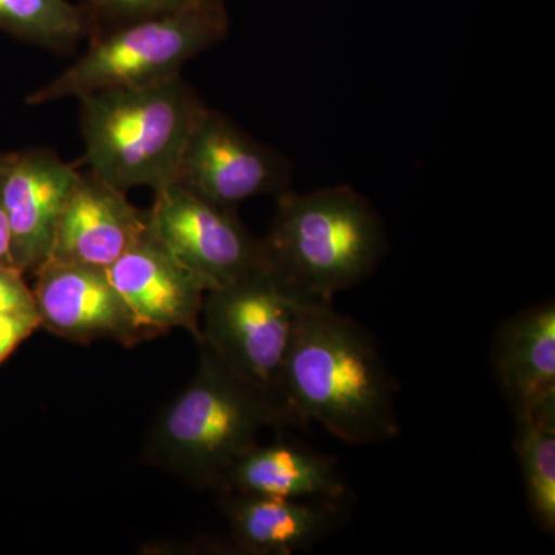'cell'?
<instances>
[{
    "label": "cell",
    "mask_w": 555,
    "mask_h": 555,
    "mask_svg": "<svg viewBox=\"0 0 555 555\" xmlns=\"http://www.w3.org/2000/svg\"><path fill=\"white\" fill-rule=\"evenodd\" d=\"M199 0H86L87 9L93 16L94 24L105 20L113 24H122L152 16V14L166 13V11L182 9Z\"/></svg>",
    "instance_id": "obj_18"
},
{
    "label": "cell",
    "mask_w": 555,
    "mask_h": 555,
    "mask_svg": "<svg viewBox=\"0 0 555 555\" xmlns=\"http://www.w3.org/2000/svg\"><path fill=\"white\" fill-rule=\"evenodd\" d=\"M147 211L96 175L80 173L62 208L49 261L108 269L147 233Z\"/></svg>",
    "instance_id": "obj_12"
},
{
    "label": "cell",
    "mask_w": 555,
    "mask_h": 555,
    "mask_svg": "<svg viewBox=\"0 0 555 555\" xmlns=\"http://www.w3.org/2000/svg\"><path fill=\"white\" fill-rule=\"evenodd\" d=\"M397 386L374 338L332 302H305L281 372L280 398L298 427L318 423L347 444L400 433Z\"/></svg>",
    "instance_id": "obj_1"
},
{
    "label": "cell",
    "mask_w": 555,
    "mask_h": 555,
    "mask_svg": "<svg viewBox=\"0 0 555 555\" xmlns=\"http://www.w3.org/2000/svg\"><path fill=\"white\" fill-rule=\"evenodd\" d=\"M0 312L39 321L33 287L14 266L0 264Z\"/></svg>",
    "instance_id": "obj_19"
},
{
    "label": "cell",
    "mask_w": 555,
    "mask_h": 555,
    "mask_svg": "<svg viewBox=\"0 0 555 555\" xmlns=\"http://www.w3.org/2000/svg\"><path fill=\"white\" fill-rule=\"evenodd\" d=\"M87 7L69 0H0V31L53 51H68L90 35Z\"/></svg>",
    "instance_id": "obj_17"
},
{
    "label": "cell",
    "mask_w": 555,
    "mask_h": 555,
    "mask_svg": "<svg viewBox=\"0 0 555 555\" xmlns=\"http://www.w3.org/2000/svg\"><path fill=\"white\" fill-rule=\"evenodd\" d=\"M494 366L514 415L555 398V306L553 301L517 313L500 327Z\"/></svg>",
    "instance_id": "obj_15"
},
{
    "label": "cell",
    "mask_w": 555,
    "mask_h": 555,
    "mask_svg": "<svg viewBox=\"0 0 555 555\" xmlns=\"http://www.w3.org/2000/svg\"><path fill=\"white\" fill-rule=\"evenodd\" d=\"M236 211L173 182L155 192L149 230L211 291L266 268L261 240L248 232Z\"/></svg>",
    "instance_id": "obj_7"
},
{
    "label": "cell",
    "mask_w": 555,
    "mask_h": 555,
    "mask_svg": "<svg viewBox=\"0 0 555 555\" xmlns=\"http://www.w3.org/2000/svg\"><path fill=\"white\" fill-rule=\"evenodd\" d=\"M261 244L266 269L281 286L302 301L332 302L377 269L386 235L375 208L352 188L287 189Z\"/></svg>",
    "instance_id": "obj_3"
},
{
    "label": "cell",
    "mask_w": 555,
    "mask_h": 555,
    "mask_svg": "<svg viewBox=\"0 0 555 555\" xmlns=\"http://www.w3.org/2000/svg\"><path fill=\"white\" fill-rule=\"evenodd\" d=\"M80 173L49 149L0 156V199L11 235V258L21 272H36L50 258L54 232Z\"/></svg>",
    "instance_id": "obj_10"
},
{
    "label": "cell",
    "mask_w": 555,
    "mask_h": 555,
    "mask_svg": "<svg viewBox=\"0 0 555 555\" xmlns=\"http://www.w3.org/2000/svg\"><path fill=\"white\" fill-rule=\"evenodd\" d=\"M107 273L150 337L184 328L198 341L201 312L208 288L150 230L109 266Z\"/></svg>",
    "instance_id": "obj_11"
},
{
    "label": "cell",
    "mask_w": 555,
    "mask_h": 555,
    "mask_svg": "<svg viewBox=\"0 0 555 555\" xmlns=\"http://www.w3.org/2000/svg\"><path fill=\"white\" fill-rule=\"evenodd\" d=\"M83 158L113 188L153 192L177 182L190 134L207 107L181 75L80 98Z\"/></svg>",
    "instance_id": "obj_4"
},
{
    "label": "cell",
    "mask_w": 555,
    "mask_h": 555,
    "mask_svg": "<svg viewBox=\"0 0 555 555\" xmlns=\"http://www.w3.org/2000/svg\"><path fill=\"white\" fill-rule=\"evenodd\" d=\"M38 328V320L0 312V364Z\"/></svg>",
    "instance_id": "obj_20"
},
{
    "label": "cell",
    "mask_w": 555,
    "mask_h": 555,
    "mask_svg": "<svg viewBox=\"0 0 555 555\" xmlns=\"http://www.w3.org/2000/svg\"><path fill=\"white\" fill-rule=\"evenodd\" d=\"M233 554L292 555L312 550L339 525L341 505L327 500L219 492Z\"/></svg>",
    "instance_id": "obj_13"
},
{
    "label": "cell",
    "mask_w": 555,
    "mask_h": 555,
    "mask_svg": "<svg viewBox=\"0 0 555 555\" xmlns=\"http://www.w3.org/2000/svg\"><path fill=\"white\" fill-rule=\"evenodd\" d=\"M0 264H13L11 258V235L9 228V219H7L5 208H3L2 199H0ZM16 268V266H14Z\"/></svg>",
    "instance_id": "obj_21"
},
{
    "label": "cell",
    "mask_w": 555,
    "mask_h": 555,
    "mask_svg": "<svg viewBox=\"0 0 555 555\" xmlns=\"http://www.w3.org/2000/svg\"><path fill=\"white\" fill-rule=\"evenodd\" d=\"M225 0H199L116 24L98 33L75 64L28 98L30 105L80 98L94 91L144 86L181 75L189 61L228 38Z\"/></svg>",
    "instance_id": "obj_5"
},
{
    "label": "cell",
    "mask_w": 555,
    "mask_h": 555,
    "mask_svg": "<svg viewBox=\"0 0 555 555\" xmlns=\"http://www.w3.org/2000/svg\"><path fill=\"white\" fill-rule=\"evenodd\" d=\"M224 491L338 503L350 492L335 459L288 440L251 448L229 470L218 492Z\"/></svg>",
    "instance_id": "obj_14"
},
{
    "label": "cell",
    "mask_w": 555,
    "mask_h": 555,
    "mask_svg": "<svg viewBox=\"0 0 555 555\" xmlns=\"http://www.w3.org/2000/svg\"><path fill=\"white\" fill-rule=\"evenodd\" d=\"M516 451L537 525L555 529V398L516 415Z\"/></svg>",
    "instance_id": "obj_16"
},
{
    "label": "cell",
    "mask_w": 555,
    "mask_h": 555,
    "mask_svg": "<svg viewBox=\"0 0 555 555\" xmlns=\"http://www.w3.org/2000/svg\"><path fill=\"white\" fill-rule=\"evenodd\" d=\"M291 163L275 149L248 137L232 119L208 108L193 129L177 182L224 208L287 190Z\"/></svg>",
    "instance_id": "obj_8"
},
{
    "label": "cell",
    "mask_w": 555,
    "mask_h": 555,
    "mask_svg": "<svg viewBox=\"0 0 555 555\" xmlns=\"http://www.w3.org/2000/svg\"><path fill=\"white\" fill-rule=\"evenodd\" d=\"M305 302L268 269H259L207 291L196 343H204L233 374L283 404L281 372Z\"/></svg>",
    "instance_id": "obj_6"
},
{
    "label": "cell",
    "mask_w": 555,
    "mask_h": 555,
    "mask_svg": "<svg viewBox=\"0 0 555 555\" xmlns=\"http://www.w3.org/2000/svg\"><path fill=\"white\" fill-rule=\"evenodd\" d=\"M195 378L150 427L144 459L185 483L219 491L268 427H297L287 409L244 382L204 343Z\"/></svg>",
    "instance_id": "obj_2"
},
{
    "label": "cell",
    "mask_w": 555,
    "mask_h": 555,
    "mask_svg": "<svg viewBox=\"0 0 555 555\" xmlns=\"http://www.w3.org/2000/svg\"><path fill=\"white\" fill-rule=\"evenodd\" d=\"M40 328L65 341H115L131 347L152 339L120 297L107 269L47 261L35 273Z\"/></svg>",
    "instance_id": "obj_9"
}]
</instances>
